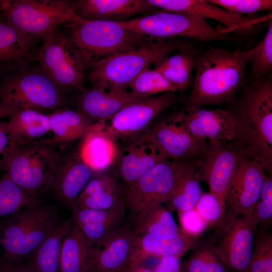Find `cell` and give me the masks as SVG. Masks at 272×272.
I'll list each match as a JSON object with an SVG mask.
<instances>
[{
  "mask_svg": "<svg viewBox=\"0 0 272 272\" xmlns=\"http://www.w3.org/2000/svg\"><path fill=\"white\" fill-rule=\"evenodd\" d=\"M0 272H35L26 263L0 260Z\"/></svg>",
  "mask_w": 272,
  "mask_h": 272,
  "instance_id": "cell-46",
  "label": "cell"
},
{
  "mask_svg": "<svg viewBox=\"0 0 272 272\" xmlns=\"http://www.w3.org/2000/svg\"><path fill=\"white\" fill-rule=\"evenodd\" d=\"M133 235V227L124 224L102 246L92 247L89 272H124Z\"/></svg>",
  "mask_w": 272,
  "mask_h": 272,
  "instance_id": "cell-24",
  "label": "cell"
},
{
  "mask_svg": "<svg viewBox=\"0 0 272 272\" xmlns=\"http://www.w3.org/2000/svg\"><path fill=\"white\" fill-rule=\"evenodd\" d=\"M128 88L140 95H152L167 92L175 93L177 88L156 70L148 67L130 83Z\"/></svg>",
  "mask_w": 272,
  "mask_h": 272,
  "instance_id": "cell-37",
  "label": "cell"
},
{
  "mask_svg": "<svg viewBox=\"0 0 272 272\" xmlns=\"http://www.w3.org/2000/svg\"><path fill=\"white\" fill-rule=\"evenodd\" d=\"M185 261L183 272H227L209 244H199Z\"/></svg>",
  "mask_w": 272,
  "mask_h": 272,
  "instance_id": "cell-38",
  "label": "cell"
},
{
  "mask_svg": "<svg viewBox=\"0 0 272 272\" xmlns=\"http://www.w3.org/2000/svg\"><path fill=\"white\" fill-rule=\"evenodd\" d=\"M209 3L238 15L252 16L272 9L271 0H208Z\"/></svg>",
  "mask_w": 272,
  "mask_h": 272,
  "instance_id": "cell-41",
  "label": "cell"
},
{
  "mask_svg": "<svg viewBox=\"0 0 272 272\" xmlns=\"http://www.w3.org/2000/svg\"><path fill=\"white\" fill-rule=\"evenodd\" d=\"M65 25V35L85 70L91 69L101 60L155 40L127 29L117 22L81 18Z\"/></svg>",
  "mask_w": 272,
  "mask_h": 272,
  "instance_id": "cell-3",
  "label": "cell"
},
{
  "mask_svg": "<svg viewBox=\"0 0 272 272\" xmlns=\"http://www.w3.org/2000/svg\"><path fill=\"white\" fill-rule=\"evenodd\" d=\"M5 1H0V14L2 12L3 8L4 7Z\"/></svg>",
  "mask_w": 272,
  "mask_h": 272,
  "instance_id": "cell-50",
  "label": "cell"
},
{
  "mask_svg": "<svg viewBox=\"0 0 272 272\" xmlns=\"http://www.w3.org/2000/svg\"><path fill=\"white\" fill-rule=\"evenodd\" d=\"M77 152L95 174L109 169L117 160L119 153L117 142L104 132L99 123H95L81 140Z\"/></svg>",
  "mask_w": 272,
  "mask_h": 272,
  "instance_id": "cell-26",
  "label": "cell"
},
{
  "mask_svg": "<svg viewBox=\"0 0 272 272\" xmlns=\"http://www.w3.org/2000/svg\"><path fill=\"white\" fill-rule=\"evenodd\" d=\"M191 164L183 174L165 206L171 213L184 212L194 208L203 193L199 179Z\"/></svg>",
  "mask_w": 272,
  "mask_h": 272,
  "instance_id": "cell-34",
  "label": "cell"
},
{
  "mask_svg": "<svg viewBox=\"0 0 272 272\" xmlns=\"http://www.w3.org/2000/svg\"><path fill=\"white\" fill-rule=\"evenodd\" d=\"M192 45L184 38L155 39L137 48L110 56L93 65L89 74L93 84L125 91L131 82L151 64Z\"/></svg>",
  "mask_w": 272,
  "mask_h": 272,
  "instance_id": "cell-4",
  "label": "cell"
},
{
  "mask_svg": "<svg viewBox=\"0 0 272 272\" xmlns=\"http://www.w3.org/2000/svg\"><path fill=\"white\" fill-rule=\"evenodd\" d=\"M43 40L35 57L40 69L62 91H84L85 70L65 34L57 28Z\"/></svg>",
  "mask_w": 272,
  "mask_h": 272,
  "instance_id": "cell-11",
  "label": "cell"
},
{
  "mask_svg": "<svg viewBox=\"0 0 272 272\" xmlns=\"http://www.w3.org/2000/svg\"><path fill=\"white\" fill-rule=\"evenodd\" d=\"M72 2L78 16L91 20L122 22L137 14H149L158 10L148 0H79Z\"/></svg>",
  "mask_w": 272,
  "mask_h": 272,
  "instance_id": "cell-22",
  "label": "cell"
},
{
  "mask_svg": "<svg viewBox=\"0 0 272 272\" xmlns=\"http://www.w3.org/2000/svg\"><path fill=\"white\" fill-rule=\"evenodd\" d=\"M54 207L41 205L40 210L27 228L9 261L22 262L29 259L58 222Z\"/></svg>",
  "mask_w": 272,
  "mask_h": 272,
  "instance_id": "cell-28",
  "label": "cell"
},
{
  "mask_svg": "<svg viewBox=\"0 0 272 272\" xmlns=\"http://www.w3.org/2000/svg\"><path fill=\"white\" fill-rule=\"evenodd\" d=\"M35 38L20 32L7 22H0V71H19L34 58Z\"/></svg>",
  "mask_w": 272,
  "mask_h": 272,
  "instance_id": "cell-27",
  "label": "cell"
},
{
  "mask_svg": "<svg viewBox=\"0 0 272 272\" xmlns=\"http://www.w3.org/2000/svg\"><path fill=\"white\" fill-rule=\"evenodd\" d=\"M178 213L180 228L190 235L198 237L208 227L194 209Z\"/></svg>",
  "mask_w": 272,
  "mask_h": 272,
  "instance_id": "cell-44",
  "label": "cell"
},
{
  "mask_svg": "<svg viewBox=\"0 0 272 272\" xmlns=\"http://www.w3.org/2000/svg\"><path fill=\"white\" fill-rule=\"evenodd\" d=\"M177 101L175 93H163L130 104L98 123L104 132L116 142L127 141L146 132L162 111Z\"/></svg>",
  "mask_w": 272,
  "mask_h": 272,
  "instance_id": "cell-13",
  "label": "cell"
},
{
  "mask_svg": "<svg viewBox=\"0 0 272 272\" xmlns=\"http://www.w3.org/2000/svg\"><path fill=\"white\" fill-rule=\"evenodd\" d=\"M253 52V48L230 50L211 46L198 51L192 88L184 107L231 104L247 83L246 67Z\"/></svg>",
  "mask_w": 272,
  "mask_h": 272,
  "instance_id": "cell-1",
  "label": "cell"
},
{
  "mask_svg": "<svg viewBox=\"0 0 272 272\" xmlns=\"http://www.w3.org/2000/svg\"><path fill=\"white\" fill-rule=\"evenodd\" d=\"M243 154L234 141L208 143L195 164V171L200 181L206 183L209 192L217 198L224 214L227 192Z\"/></svg>",
  "mask_w": 272,
  "mask_h": 272,
  "instance_id": "cell-12",
  "label": "cell"
},
{
  "mask_svg": "<svg viewBox=\"0 0 272 272\" xmlns=\"http://www.w3.org/2000/svg\"><path fill=\"white\" fill-rule=\"evenodd\" d=\"M181 272H183L182 270H181Z\"/></svg>",
  "mask_w": 272,
  "mask_h": 272,
  "instance_id": "cell-52",
  "label": "cell"
},
{
  "mask_svg": "<svg viewBox=\"0 0 272 272\" xmlns=\"http://www.w3.org/2000/svg\"><path fill=\"white\" fill-rule=\"evenodd\" d=\"M194 209L208 226L217 224L225 214L217 198L210 192L202 193Z\"/></svg>",
  "mask_w": 272,
  "mask_h": 272,
  "instance_id": "cell-42",
  "label": "cell"
},
{
  "mask_svg": "<svg viewBox=\"0 0 272 272\" xmlns=\"http://www.w3.org/2000/svg\"><path fill=\"white\" fill-rule=\"evenodd\" d=\"M123 27L155 39L190 38L201 41L235 42L199 16L187 13L157 11L145 16L117 22Z\"/></svg>",
  "mask_w": 272,
  "mask_h": 272,
  "instance_id": "cell-5",
  "label": "cell"
},
{
  "mask_svg": "<svg viewBox=\"0 0 272 272\" xmlns=\"http://www.w3.org/2000/svg\"><path fill=\"white\" fill-rule=\"evenodd\" d=\"M6 174L0 179V216H9L25 207L40 203Z\"/></svg>",
  "mask_w": 272,
  "mask_h": 272,
  "instance_id": "cell-35",
  "label": "cell"
},
{
  "mask_svg": "<svg viewBox=\"0 0 272 272\" xmlns=\"http://www.w3.org/2000/svg\"><path fill=\"white\" fill-rule=\"evenodd\" d=\"M145 261L129 262L124 272H153L152 267L147 265Z\"/></svg>",
  "mask_w": 272,
  "mask_h": 272,
  "instance_id": "cell-48",
  "label": "cell"
},
{
  "mask_svg": "<svg viewBox=\"0 0 272 272\" xmlns=\"http://www.w3.org/2000/svg\"><path fill=\"white\" fill-rule=\"evenodd\" d=\"M180 112L187 131L194 139L208 143L234 141L235 122L228 110L184 107Z\"/></svg>",
  "mask_w": 272,
  "mask_h": 272,
  "instance_id": "cell-16",
  "label": "cell"
},
{
  "mask_svg": "<svg viewBox=\"0 0 272 272\" xmlns=\"http://www.w3.org/2000/svg\"><path fill=\"white\" fill-rule=\"evenodd\" d=\"M2 13L6 22L35 38H43L59 25L81 19L73 2L63 0L5 1Z\"/></svg>",
  "mask_w": 272,
  "mask_h": 272,
  "instance_id": "cell-7",
  "label": "cell"
},
{
  "mask_svg": "<svg viewBox=\"0 0 272 272\" xmlns=\"http://www.w3.org/2000/svg\"><path fill=\"white\" fill-rule=\"evenodd\" d=\"M20 108L0 104V119L4 117H10Z\"/></svg>",
  "mask_w": 272,
  "mask_h": 272,
  "instance_id": "cell-49",
  "label": "cell"
},
{
  "mask_svg": "<svg viewBox=\"0 0 272 272\" xmlns=\"http://www.w3.org/2000/svg\"><path fill=\"white\" fill-rule=\"evenodd\" d=\"M48 115L52 137L44 144H64L82 140L95 124L79 111L65 108H59Z\"/></svg>",
  "mask_w": 272,
  "mask_h": 272,
  "instance_id": "cell-30",
  "label": "cell"
},
{
  "mask_svg": "<svg viewBox=\"0 0 272 272\" xmlns=\"http://www.w3.org/2000/svg\"><path fill=\"white\" fill-rule=\"evenodd\" d=\"M150 97L131 91H115L96 84L81 92L77 100V111L96 123L111 117L130 104Z\"/></svg>",
  "mask_w": 272,
  "mask_h": 272,
  "instance_id": "cell-17",
  "label": "cell"
},
{
  "mask_svg": "<svg viewBox=\"0 0 272 272\" xmlns=\"http://www.w3.org/2000/svg\"><path fill=\"white\" fill-rule=\"evenodd\" d=\"M127 141L128 144L119 153L115 175L123 186L133 183L155 165L166 160L143 134Z\"/></svg>",
  "mask_w": 272,
  "mask_h": 272,
  "instance_id": "cell-20",
  "label": "cell"
},
{
  "mask_svg": "<svg viewBox=\"0 0 272 272\" xmlns=\"http://www.w3.org/2000/svg\"><path fill=\"white\" fill-rule=\"evenodd\" d=\"M92 248L88 239L73 220L62 243L60 272H89Z\"/></svg>",
  "mask_w": 272,
  "mask_h": 272,
  "instance_id": "cell-31",
  "label": "cell"
},
{
  "mask_svg": "<svg viewBox=\"0 0 272 272\" xmlns=\"http://www.w3.org/2000/svg\"><path fill=\"white\" fill-rule=\"evenodd\" d=\"M6 127L13 147L44 144L52 134L48 114L29 109H21L9 117Z\"/></svg>",
  "mask_w": 272,
  "mask_h": 272,
  "instance_id": "cell-25",
  "label": "cell"
},
{
  "mask_svg": "<svg viewBox=\"0 0 272 272\" xmlns=\"http://www.w3.org/2000/svg\"><path fill=\"white\" fill-rule=\"evenodd\" d=\"M10 143L6 122L0 120V155H2L3 158L10 147Z\"/></svg>",
  "mask_w": 272,
  "mask_h": 272,
  "instance_id": "cell-47",
  "label": "cell"
},
{
  "mask_svg": "<svg viewBox=\"0 0 272 272\" xmlns=\"http://www.w3.org/2000/svg\"><path fill=\"white\" fill-rule=\"evenodd\" d=\"M94 174L77 151L58 155L50 189L59 202L71 210L76 207L81 192Z\"/></svg>",
  "mask_w": 272,
  "mask_h": 272,
  "instance_id": "cell-18",
  "label": "cell"
},
{
  "mask_svg": "<svg viewBox=\"0 0 272 272\" xmlns=\"http://www.w3.org/2000/svg\"><path fill=\"white\" fill-rule=\"evenodd\" d=\"M198 51L192 45L168 56L155 65L154 70L161 73L178 90L192 86L194 58Z\"/></svg>",
  "mask_w": 272,
  "mask_h": 272,
  "instance_id": "cell-33",
  "label": "cell"
},
{
  "mask_svg": "<svg viewBox=\"0 0 272 272\" xmlns=\"http://www.w3.org/2000/svg\"><path fill=\"white\" fill-rule=\"evenodd\" d=\"M272 269V234L265 231L254 241L248 265L244 272H264Z\"/></svg>",
  "mask_w": 272,
  "mask_h": 272,
  "instance_id": "cell-39",
  "label": "cell"
},
{
  "mask_svg": "<svg viewBox=\"0 0 272 272\" xmlns=\"http://www.w3.org/2000/svg\"><path fill=\"white\" fill-rule=\"evenodd\" d=\"M198 237L190 235L181 229L172 239H164L149 234L136 233L132 238L129 262H142L148 258L173 256L179 258L200 243Z\"/></svg>",
  "mask_w": 272,
  "mask_h": 272,
  "instance_id": "cell-23",
  "label": "cell"
},
{
  "mask_svg": "<svg viewBox=\"0 0 272 272\" xmlns=\"http://www.w3.org/2000/svg\"><path fill=\"white\" fill-rule=\"evenodd\" d=\"M58 156L50 145H10L0 164L14 182L38 198L50 188Z\"/></svg>",
  "mask_w": 272,
  "mask_h": 272,
  "instance_id": "cell-6",
  "label": "cell"
},
{
  "mask_svg": "<svg viewBox=\"0 0 272 272\" xmlns=\"http://www.w3.org/2000/svg\"><path fill=\"white\" fill-rule=\"evenodd\" d=\"M264 272H272V269H269V270H267L266 271H265Z\"/></svg>",
  "mask_w": 272,
  "mask_h": 272,
  "instance_id": "cell-51",
  "label": "cell"
},
{
  "mask_svg": "<svg viewBox=\"0 0 272 272\" xmlns=\"http://www.w3.org/2000/svg\"><path fill=\"white\" fill-rule=\"evenodd\" d=\"M143 134L165 159L171 161L195 162L208 144L189 133L180 111L158 121Z\"/></svg>",
  "mask_w": 272,
  "mask_h": 272,
  "instance_id": "cell-14",
  "label": "cell"
},
{
  "mask_svg": "<svg viewBox=\"0 0 272 272\" xmlns=\"http://www.w3.org/2000/svg\"><path fill=\"white\" fill-rule=\"evenodd\" d=\"M64 101L63 91L40 68L17 71L0 87V104L20 109L54 111Z\"/></svg>",
  "mask_w": 272,
  "mask_h": 272,
  "instance_id": "cell-9",
  "label": "cell"
},
{
  "mask_svg": "<svg viewBox=\"0 0 272 272\" xmlns=\"http://www.w3.org/2000/svg\"><path fill=\"white\" fill-rule=\"evenodd\" d=\"M266 176L265 170L259 162L243 154L227 192L226 212L234 215L251 213Z\"/></svg>",
  "mask_w": 272,
  "mask_h": 272,
  "instance_id": "cell-15",
  "label": "cell"
},
{
  "mask_svg": "<svg viewBox=\"0 0 272 272\" xmlns=\"http://www.w3.org/2000/svg\"><path fill=\"white\" fill-rule=\"evenodd\" d=\"M252 212L258 224L266 226L271 223L272 220L271 176H266L259 198Z\"/></svg>",
  "mask_w": 272,
  "mask_h": 272,
  "instance_id": "cell-43",
  "label": "cell"
},
{
  "mask_svg": "<svg viewBox=\"0 0 272 272\" xmlns=\"http://www.w3.org/2000/svg\"><path fill=\"white\" fill-rule=\"evenodd\" d=\"M72 222V218L58 221L31 257L27 260L26 263L34 271L60 272L62 243Z\"/></svg>",
  "mask_w": 272,
  "mask_h": 272,
  "instance_id": "cell-29",
  "label": "cell"
},
{
  "mask_svg": "<svg viewBox=\"0 0 272 272\" xmlns=\"http://www.w3.org/2000/svg\"><path fill=\"white\" fill-rule=\"evenodd\" d=\"M194 163L165 160L158 163L133 183L122 186L125 206L137 214L147 207L165 203Z\"/></svg>",
  "mask_w": 272,
  "mask_h": 272,
  "instance_id": "cell-10",
  "label": "cell"
},
{
  "mask_svg": "<svg viewBox=\"0 0 272 272\" xmlns=\"http://www.w3.org/2000/svg\"><path fill=\"white\" fill-rule=\"evenodd\" d=\"M133 228L136 233L164 239L173 238L181 231L171 212L162 205L150 206L139 212Z\"/></svg>",
  "mask_w": 272,
  "mask_h": 272,
  "instance_id": "cell-32",
  "label": "cell"
},
{
  "mask_svg": "<svg viewBox=\"0 0 272 272\" xmlns=\"http://www.w3.org/2000/svg\"><path fill=\"white\" fill-rule=\"evenodd\" d=\"M249 58L250 70L247 81L261 78L272 70V20H268L267 31L261 41L253 48Z\"/></svg>",
  "mask_w": 272,
  "mask_h": 272,
  "instance_id": "cell-36",
  "label": "cell"
},
{
  "mask_svg": "<svg viewBox=\"0 0 272 272\" xmlns=\"http://www.w3.org/2000/svg\"><path fill=\"white\" fill-rule=\"evenodd\" d=\"M125 204L107 210L75 207L72 219L92 247L102 246L124 224Z\"/></svg>",
  "mask_w": 272,
  "mask_h": 272,
  "instance_id": "cell-21",
  "label": "cell"
},
{
  "mask_svg": "<svg viewBox=\"0 0 272 272\" xmlns=\"http://www.w3.org/2000/svg\"><path fill=\"white\" fill-rule=\"evenodd\" d=\"M228 110L235 122L234 142L246 156L272 172L271 73L246 83Z\"/></svg>",
  "mask_w": 272,
  "mask_h": 272,
  "instance_id": "cell-2",
  "label": "cell"
},
{
  "mask_svg": "<svg viewBox=\"0 0 272 272\" xmlns=\"http://www.w3.org/2000/svg\"><path fill=\"white\" fill-rule=\"evenodd\" d=\"M217 225L209 245L226 268L244 272L251 258L258 225L253 212L234 215L226 212Z\"/></svg>",
  "mask_w": 272,
  "mask_h": 272,
  "instance_id": "cell-8",
  "label": "cell"
},
{
  "mask_svg": "<svg viewBox=\"0 0 272 272\" xmlns=\"http://www.w3.org/2000/svg\"><path fill=\"white\" fill-rule=\"evenodd\" d=\"M158 9L166 12L187 13L199 16L205 19L218 21L226 27L223 32L231 31L246 32L257 24V18L253 16H241L205 0H148Z\"/></svg>",
  "mask_w": 272,
  "mask_h": 272,
  "instance_id": "cell-19",
  "label": "cell"
},
{
  "mask_svg": "<svg viewBox=\"0 0 272 272\" xmlns=\"http://www.w3.org/2000/svg\"><path fill=\"white\" fill-rule=\"evenodd\" d=\"M124 204L123 189L121 186L78 199L75 207L94 210H107Z\"/></svg>",
  "mask_w": 272,
  "mask_h": 272,
  "instance_id": "cell-40",
  "label": "cell"
},
{
  "mask_svg": "<svg viewBox=\"0 0 272 272\" xmlns=\"http://www.w3.org/2000/svg\"><path fill=\"white\" fill-rule=\"evenodd\" d=\"M180 258L173 256H166L158 258L152 267L153 272H181Z\"/></svg>",
  "mask_w": 272,
  "mask_h": 272,
  "instance_id": "cell-45",
  "label": "cell"
}]
</instances>
